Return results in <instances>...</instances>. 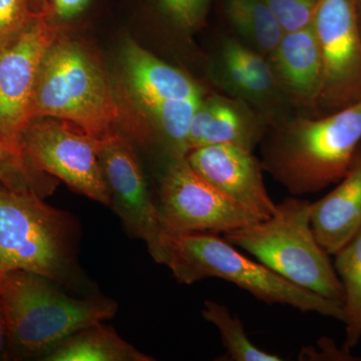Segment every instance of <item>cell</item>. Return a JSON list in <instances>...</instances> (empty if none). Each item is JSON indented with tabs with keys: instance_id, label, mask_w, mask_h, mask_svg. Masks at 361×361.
Instances as JSON below:
<instances>
[{
	"instance_id": "1",
	"label": "cell",
	"mask_w": 361,
	"mask_h": 361,
	"mask_svg": "<svg viewBox=\"0 0 361 361\" xmlns=\"http://www.w3.org/2000/svg\"><path fill=\"white\" fill-rule=\"evenodd\" d=\"M263 169L292 196L337 184L361 142V99L322 116L276 123L262 140Z\"/></svg>"
},
{
	"instance_id": "2",
	"label": "cell",
	"mask_w": 361,
	"mask_h": 361,
	"mask_svg": "<svg viewBox=\"0 0 361 361\" xmlns=\"http://www.w3.org/2000/svg\"><path fill=\"white\" fill-rule=\"evenodd\" d=\"M49 278L16 270L0 275V297L8 330L7 360H44L71 334L115 316L108 297L77 298Z\"/></svg>"
},
{
	"instance_id": "3",
	"label": "cell",
	"mask_w": 361,
	"mask_h": 361,
	"mask_svg": "<svg viewBox=\"0 0 361 361\" xmlns=\"http://www.w3.org/2000/svg\"><path fill=\"white\" fill-rule=\"evenodd\" d=\"M78 227L71 214L39 195L0 183V275L23 270L71 289L87 287L77 260Z\"/></svg>"
},
{
	"instance_id": "4",
	"label": "cell",
	"mask_w": 361,
	"mask_h": 361,
	"mask_svg": "<svg viewBox=\"0 0 361 361\" xmlns=\"http://www.w3.org/2000/svg\"><path fill=\"white\" fill-rule=\"evenodd\" d=\"M163 265L168 266L180 284L219 278L262 302L290 306L301 312L344 322L343 304L291 283L212 233L169 231Z\"/></svg>"
},
{
	"instance_id": "5",
	"label": "cell",
	"mask_w": 361,
	"mask_h": 361,
	"mask_svg": "<svg viewBox=\"0 0 361 361\" xmlns=\"http://www.w3.org/2000/svg\"><path fill=\"white\" fill-rule=\"evenodd\" d=\"M52 118L92 137L115 130L120 108L103 66L87 49L61 35L45 52L32 104V118Z\"/></svg>"
},
{
	"instance_id": "6",
	"label": "cell",
	"mask_w": 361,
	"mask_h": 361,
	"mask_svg": "<svg viewBox=\"0 0 361 361\" xmlns=\"http://www.w3.org/2000/svg\"><path fill=\"white\" fill-rule=\"evenodd\" d=\"M310 210V201L288 197L271 217L227 233L224 238L291 283L343 304L341 280L316 239Z\"/></svg>"
},
{
	"instance_id": "7",
	"label": "cell",
	"mask_w": 361,
	"mask_h": 361,
	"mask_svg": "<svg viewBox=\"0 0 361 361\" xmlns=\"http://www.w3.org/2000/svg\"><path fill=\"white\" fill-rule=\"evenodd\" d=\"M18 147L33 170L63 180L92 200L111 206L97 137L66 121L39 118L23 130Z\"/></svg>"
},
{
	"instance_id": "8",
	"label": "cell",
	"mask_w": 361,
	"mask_h": 361,
	"mask_svg": "<svg viewBox=\"0 0 361 361\" xmlns=\"http://www.w3.org/2000/svg\"><path fill=\"white\" fill-rule=\"evenodd\" d=\"M158 193L157 205L171 232L224 235L264 220L221 193L187 158L164 161Z\"/></svg>"
},
{
	"instance_id": "9",
	"label": "cell",
	"mask_w": 361,
	"mask_h": 361,
	"mask_svg": "<svg viewBox=\"0 0 361 361\" xmlns=\"http://www.w3.org/2000/svg\"><path fill=\"white\" fill-rule=\"evenodd\" d=\"M360 0H318L312 25L323 78L316 110L334 113L361 99Z\"/></svg>"
},
{
	"instance_id": "10",
	"label": "cell",
	"mask_w": 361,
	"mask_h": 361,
	"mask_svg": "<svg viewBox=\"0 0 361 361\" xmlns=\"http://www.w3.org/2000/svg\"><path fill=\"white\" fill-rule=\"evenodd\" d=\"M99 159L111 194V207L130 234L142 239L152 257L164 264L169 230L149 193L132 142L114 130L99 137Z\"/></svg>"
},
{
	"instance_id": "11",
	"label": "cell",
	"mask_w": 361,
	"mask_h": 361,
	"mask_svg": "<svg viewBox=\"0 0 361 361\" xmlns=\"http://www.w3.org/2000/svg\"><path fill=\"white\" fill-rule=\"evenodd\" d=\"M59 35L42 11L20 37L0 52V142L18 147L32 122L33 92L45 52Z\"/></svg>"
},
{
	"instance_id": "12",
	"label": "cell",
	"mask_w": 361,
	"mask_h": 361,
	"mask_svg": "<svg viewBox=\"0 0 361 361\" xmlns=\"http://www.w3.org/2000/svg\"><path fill=\"white\" fill-rule=\"evenodd\" d=\"M186 158L207 182L261 219L276 211L277 204L266 188L262 163L251 151L235 145H211L192 149Z\"/></svg>"
},
{
	"instance_id": "13",
	"label": "cell",
	"mask_w": 361,
	"mask_h": 361,
	"mask_svg": "<svg viewBox=\"0 0 361 361\" xmlns=\"http://www.w3.org/2000/svg\"><path fill=\"white\" fill-rule=\"evenodd\" d=\"M265 116H259L245 101L230 97H203L195 111L188 148L229 144L253 152L267 133Z\"/></svg>"
},
{
	"instance_id": "14",
	"label": "cell",
	"mask_w": 361,
	"mask_h": 361,
	"mask_svg": "<svg viewBox=\"0 0 361 361\" xmlns=\"http://www.w3.org/2000/svg\"><path fill=\"white\" fill-rule=\"evenodd\" d=\"M267 59L282 92L294 103L316 110L322 87L323 68L313 25L284 32Z\"/></svg>"
},
{
	"instance_id": "15",
	"label": "cell",
	"mask_w": 361,
	"mask_h": 361,
	"mask_svg": "<svg viewBox=\"0 0 361 361\" xmlns=\"http://www.w3.org/2000/svg\"><path fill=\"white\" fill-rule=\"evenodd\" d=\"M311 227L330 256L361 229V142L348 172L326 196L311 203Z\"/></svg>"
},
{
	"instance_id": "16",
	"label": "cell",
	"mask_w": 361,
	"mask_h": 361,
	"mask_svg": "<svg viewBox=\"0 0 361 361\" xmlns=\"http://www.w3.org/2000/svg\"><path fill=\"white\" fill-rule=\"evenodd\" d=\"M123 66L137 104L170 99L200 101L204 97L203 90L193 78L134 42H127L123 49Z\"/></svg>"
},
{
	"instance_id": "17",
	"label": "cell",
	"mask_w": 361,
	"mask_h": 361,
	"mask_svg": "<svg viewBox=\"0 0 361 361\" xmlns=\"http://www.w3.org/2000/svg\"><path fill=\"white\" fill-rule=\"evenodd\" d=\"M219 66L226 89L246 103L264 106L283 92L268 59L237 39L225 40Z\"/></svg>"
},
{
	"instance_id": "18",
	"label": "cell",
	"mask_w": 361,
	"mask_h": 361,
	"mask_svg": "<svg viewBox=\"0 0 361 361\" xmlns=\"http://www.w3.org/2000/svg\"><path fill=\"white\" fill-rule=\"evenodd\" d=\"M45 361H152L104 322L78 330L59 343Z\"/></svg>"
},
{
	"instance_id": "19",
	"label": "cell",
	"mask_w": 361,
	"mask_h": 361,
	"mask_svg": "<svg viewBox=\"0 0 361 361\" xmlns=\"http://www.w3.org/2000/svg\"><path fill=\"white\" fill-rule=\"evenodd\" d=\"M227 14L242 39L266 58L283 37V30L263 0H227Z\"/></svg>"
},
{
	"instance_id": "20",
	"label": "cell",
	"mask_w": 361,
	"mask_h": 361,
	"mask_svg": "<svg viewBox=\"0 0 361 361\" xmlns=\"http://www.w3.org/2000/svg\"><path fill=\"white\" fill-rule=\"evenodd\" d=\"M334 256V268L344 292L343 348L350 350L361 341V229Z\"/></svg>"
},
{
	"instance_id": "21",
	"label": "cell",
	"mask_w": 361,
	"mask_h": 361,
	"mask_svg": "<svg viewBox=\"0 0 361 361\" xmlns=\"http://www.w3.org/2000/svg\"><path fill=\"white\" fill-rule=\"evenodd\" d=\"M202 315L207 322L219 329L222 343L230 360L234 361H281L280 356L262 350L252 343L247 336L243 323L233 315L227 306L207 300Z\"/></svg>"
},
{
	"instance_id": "22",
	"label": "cell",
	"mask_w": 361,
	"mask_h": 361,
	"mask_svg": "<svg viewBox=\"0 0 361 361\" xmlns=\"http://www.w3.org/2000/svg\"><path fill=\"white\" fill-rule=\"evenodd\" d=\"M0 183L16 191H30L45 198L54 193L56 182L51 176L33 170L20 147L0 142Z\"/></svg>"
},
{
	"instance_id": "23",
	"label": "cell",
	"mask_w": 361,
	"mask_h": 361,
	"mask_svg": "<svg viewBox=\"0 0 361 361\" xmlns=\"http://www.w3.org/2000/svg\"><path fill=\"white\" fill-rule=\"evenodd\" d=\"M39 13L30 11L28 0H0V52L16 42Z\"/></svg>"
},
{
	"instance_id": "24",
	"label": "cell",
	"mask_w": 361,
	"mask_h": 361,
	"mask_svg": "<svg viewBox=\"0 0 361 361\" xmlns=\"http://www.w3.org/2000/svg\"><path fill=\"white\" fill-rule=\"evenodd\" d=\"M284 32L312 25L318 0H263Z\"/></svg>"
},
{
	"instance_id": "25",
	"label": "cell",
	"mask_w": 361,
	"mask_h": 361,
	"mask_svg": "<svg viewBox=\"0 0 361 361\" xmlns=\"http://www.w3.org/2000/svg\"><path fill=\"white\" fill-rule=\"evenodd\" d=\"M173 20L182 27L193 28L203 18L208 0H161Z\"/></svg>"
},
{
	"instance_id": "26",
	"label": "cell",
	"mask_w": 361,
	"mask_h": 361,
	"mask_svg": "<svg viewBox=\"0 0 361 361\" xmlns=\"http://www.w3.org/2000/svg\"><path fill=\"white\" fill-rule=\"evenodd\" d=\"M89 0H54V8L61 18H73L80 13Z\"/></svg>"
},
{
	"instance_id": "27",
	"label": "cell",
	"mask_w": 361,
	"mask_h": 361,
	"mask_svg": "<svg viewBox=\"0 0 361 361\" xmlns=\"http://www.w3.org/2000/svg\"><path fill=\"white\" fill-rule=\"evenodd\" d=\"M7 348H8V330L4 304L0 297V361L7 360Z\"/></svg>"
},
{
	"instance_id": "28",
	"label": "cell",
	"mask_w": 361,
	"mask_h": 361,
	"mask_svg": "<svg viewBox=\"0 0 361 361\" xmlns=\"http://www.w3.org/2000/svg\"><path fill=\"white\" fill-rule=\"evenodd\" d=\"M358 18H360V25L361 30V0L358 2Z\"/></svg>"
},
{
	"instance_id": "29",
	"label": "cell",
	"mask_w": 361,
	"mask_h": 361,
	"mask_svg": "<svg viewBox=\"0 0 361 361\" xmlns=\"http://www.w3.org/2000/svg\"><path fill=\"white\" fill-rule=\"evenodd\" d=\"M35 1H37V4H39V2L40 4H44V0H35Z\"/></svg>"
}]
</instances>
